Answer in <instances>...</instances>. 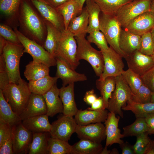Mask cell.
<instances>
[{
  "mask_svg": "<svg viewBox=\"0 0 154 154\" xmlns=\"http://www.w3.org/2000/svg\"><path fill=\"white\" fill-rule=\"evenodd\" d=\"M14 127L0 120V147L12 136Z\"/></svg>",
  "mask_w": 154,
  "mask_h": 154,
  "instance_id": "bcb514c9",
  "label": "cell"
},
{
  "mask_svg": "<svg viewBox=\"0 0 154 154\" xmlns=\"http://www.w3.org/2000/svg\"><path fill=\"white\" fill-rule=\"evenodd\" d=\"M85 7L88 15L89 24L86 31L87 33L96 30H100V15L101 12L98 5L93 0H87Z\"/></svg>",
  "mask_w": 154,
  "mask_h": 154,
  "instance_id": "836d02e7",
  "label": "cell"
},
{
  "mask_svg": "<svg viewBox=\"0 0 154 154\" xmlns=\"http://www.w3.org/2000/svg\"><path fill=\"white\" fill-rule=\"evenodd\" d=\"M29 154H48V140L49 132H33Z\"/></svg>",
  "mask_w": 154,
  "mask_h": 154,
  "instance_id": "1f68e13d",
  "label": "cell"
},
{
  "mask_svg": "<svg viewBox=\"0 0 154 154\" xmlns=\"http://www.w3.org/2000/svg\"><path fill=\"white\" fill-rule=\"evenodd\" d=\"M104 101L102 98L101 96L97 98L95 101L91 105V107L87 109L89 110H97L103 109Z\"/></svg>",
  "mask_w": 154,
  "mask_h": 154,
  "instance_id": "db71d44e",
  "label": "cell"
},
{
  "mask_svg": "<svg viewBox=\"0 0 154 154\" xmlns=\"http://www.w3.org/2000/svg\"><path fill=\"white\" fill-rule=\"evenodd\" d=\"M151 32L152 35V36L154 41V27L151 30Z\"/></svg>",
  "mask_w": 154,
  "mask_h": 154,
  "instance_id": "e7e4bbea",
  "label": "cell"
},
{
  "mask_svg": "<svg viewBox=\"0 0 154 154\" xmlns=\"http://www.w3.org/2000/svg\"><path fill=\"white\" fill-rule=\"evenodd\" d=\"M96 85L103 100V109H107L109 100L116 87V77L108 76L103 80L98 79L96 81Z\"/></svg>",
  "mask_w": 154,
  "mask_h": 154,
  "instance_id": "4dcf8cb0",
  "label": "cell"
},
{
  "mask_svg": "<svg viewBox=\"0 0 154 154\" xmlns=\"http://www.w3.org/2000/svg\"><path fill=\"white\" fill-rule=\"evenodd\" d=\"M123 134L124 137L137 136L147 132L148 127L145 117H137L132 124L123 128Z\"/></svg>",
  "mask_w": 154,
  "mask_h": 154,
  "instance_id": "f35d334b",
  "label": "cell"
},
{
  "mask_svg": "<svg viewBox=\"0 0 154 154\" xmlns=\"http://www.w3.org/2000/svg\"><path fill=\"white\" fill-rule=\"evenodd\" d=\"M143 84L154 92V65L141 76Z\"/></svg>",
  "mask_w": 154,
  "mask_h": 154,
  "instance_id": "c3c4849f",
  "label": "cell"
},
{
  "mask_svg": "<svg viewBox=\"0 0 154 154\" xmlns=\"http://www.w3.org/2000/svg\"><path fill=\"white\" fill-rule=\"evenodd\" d=\"M120 116L116 117V114L112 112L108 113V116L104 122L106 135V147L110 146L113 144H121L124 141L121 139L124 137L121 133L118 128V123Z\"/></svg>",
  "mask_w": 154,
  "mask_h": 154,
  "instance_id": "e0dca14e",
  "label": "cell"
},
{
  "mask_svg": "<svg viewBox=\"0 0 154 154\" xmlns=\"http://www.w3.org/2000/svg\"><path fill=\"white\" fill-rule=\"evenodd\" d=\"M74 83L62 86L60 89L59 96L63 106L62 114L73 117L78 110L76 103L74 94Z\"/></svg>",
  "mask_w": 154,
  "mask_h": 154,
  "instance_id": "44dd1931",
  "label": "cell"
},
{
  "mask_svg": "<svg viewBox=\"0 0 154 154\" xmlns=\"http://www.w3.org/2000/svg\"><path fill=\"white\" fill-rule=\"evenodd\" d=\"M49 132L51 137L68 141L75 132L77 125L73 117L63 115L52 123Z\"/></svg>",
  "mask_w": 154,
  "mask_h": 154,
  "instance_id": "8fae6325",
  "label": "cell"
},
{
  "mask_svg": "<svg viewBox=\"0 0 154 154\" xmlns=\"http://www.w3.org/2000/svg\"><path fill=\"white\" fill-rule=\"evenodd\" d=\"M125 58L128 68L141 76L154 65L151 56L144 54L139 50L126 55Z\"/></svg>",
  "mask_w": 154,
  "mask_h": 154,
  "instance_id": "5bb4252c",
  "label": "cell"
},
{
  "mask_svg": "<svg viewBox=\"0 0 154 154\" xmlns=\"http://www.w3.org/2000/svg\"><path fill=\"white\" fill-rule=\"evenodd\" d=\"M47 107L42 95L31 93L27 104L19 115L22 121L35 116L46 114Z\"/></svg>",
  "mask_w": 154,
  "mask_h": 154,
  "instance_id": "d6986e66",
  "label": "cell"
},
{
  "mask_svg": "<svg viewBox=\"0 0 154 154\" xmlns=\"http://www.w3.org/2000/svg\"><path fill=\"white\" fill-rule=\"evenodd\" d=\"M133 94L143 84L141 76L128 68L121 74Z\"/></svg>",
  "mask_w": 154,
  "mask_h": 154,
  "instance_id": "ab89813d",
  "label": "cell"
},
{
  "mask_svg": "<svg viewBox=\"0 0 154 154\" xmlns=\"http://www.w3.org/2000/svg\"><path fill=\"white\" fill-rule=\"evenodd\" d=\"M55 58L57 66L56 76L62 80V86L87 80V76L84 74L77 72L62 59L58 58Z\"/></svg>",
  "mask_w": 154,
  "mask_h": 154,
  "instance_id": "ac0fdd59",
  "label": "cell"
},
{
  "mask_svg": "<svg viewBox=\"0 0 154 154\" xmlns=\"http://www.w3.org/2000/svg\"><path fill=\"white\" fill-rule=\"evenodd\" d=\"M60 89L56 84L54 85L48 91L42 95L46 104L47 115L53 117L59 113H63V106L59 96Z\"/></svg>",
  "mask_w": 154,
  "mask_h": 154,
  "instance_id": "7402d4cb",
  "label": "cell"
},
{
  "mask_svg": "<svg viewBox=\"0 0 154 154\" xmlns=\"http://www.w3.org/2000/svg\"><path fill=\"white\" fill-rule=\"evenodd\" d=\"M33 137V132L26 128L22 123L14 126L13 132V154L28 153Z\"/></svg>",
  "mask_w": 154,
  "mask_h": 154,
  "instance_id": "7c38bea8",
  "label": "cell"
},
{
  "mask_svg": "<svg viewBox=\"0 0 154 154\" xmlns=\"http://www.w3.org/2000/svg\"><path fill=\"white\" fill-rule=\"evenodd\" d=\"M47 3L52 6L57 8L70 0H43Z\"/></svg>",
  "mask_w": 154,
  "mask_h": 154,
  "instance_id": "11a10c76",
  "label": "cell"
},
{
  "mask_svg": "<svg viewBox=\"0 0 154 154\" xmlns=\"http://www.w3.org/2000/svg\"><path fill=\"white\" fill-rule=\"evenodd\" d=\"M151 102L154 103V92H152Z\"/></svg>",
  "mask_w": 154,
  "mask_h": 154,
  "instance_id": "be15d7a7",
  "label": "cell"
},
{
  "mask_svg": "<svg viewBox=\"0 0 154 154\" xmlns=\"http://www.w3.org/2000/svg\"><path fill=\"white\" fill-rule=\"evenodd\" d=\"M75 133L80 139L101 143L106 138L105 126L102 123L77 125Z\"/></svg>",
  "mask_w": 154,
  "mask_h": 154,
  "instance_id": "2e32d148",
  "label": "cell"
},
{
  "mask_svg": "<svg viewBox=\"0 0 154 154\" xmlns=\"http://www.w3.org/2000/svg\"><path fill=\"white\" fill-rule=\"evenodd\" d=\"M13 135L0 147V154H13Z\"/></svg>",
  "mask_w": 154,
  "mask_h": 154,
  "instance_id": "681fc988",
  "label": "cell"
},
{
  "mask_svg": "<svg viewBox=\"0 0 154 154\" xmlns=\"http://www.w3.org/2000/svg\"><path fill=\"white\" fill-rule=\"evenodd\" d=\"M47 33L44 48L52 56H54L61 31L50 22L45 21Z\"/></svg>",
  "mask_w": 154,
  "mask_h": 154,
  "instance_id": "d6a6232c",
  "label": "cell"
},
{
  "mask_svg": "<svg viewBox=\"0 0 154 154\" xmlns=\"http://www.w3.org/2000/svg\"><path fill=\"white\" fill-rule=\"evenodd\" d=\"M86 35L75 37L77 44V58L84 60L92 66L96 75L100 77L103 71L104 59L102 52L94 48L85 38Z\"/></svg>",
  "mask_w": 154,
  "mask_h": 154,
  "instance_id": "3957f363",
  "label": "cell"
},
{
  "mask_svg": "<svg viewBox=\"0 0 154 154\" xmlns=\"http://www.w3.org/2000/svg\"><path fill=\"white\" fill-rule=\"evenodd\" d=\"M97 98L96 95L95 93L94 90L92 89L86 92L83 100L87 104L91 106Z\"/></svg>",
  "mask_w": 154,
  "mask_h": 154,
  "instance_id": "f907efd6",
  "label": "cell"
},
{
  "mask_svg": "<svg viewBox=\"0 0 154 154\" xmlns=\"http://www.w3.org/2000/svg\"><path fill=\"white\" fill-rule=\"evenodd\" d=\"M122 110L131 111L136 118L145 117L147 115L154 113V103H141L135 102L132 100L127 101Z\"/></svg>",
  "mask_w": 154,
  "mask_h": 154,
  "instance_id": "e575fe53",
  "label": "cell"
},
{
  "mask_svg": "<svg viewBox=\"0 0 154 154\" xmlns=\"http://www.w3.org/2000/svg\"><path fill=\"white\" fill-rule=\"evenodd\" d=\"M152 92L147 87L143 84L136 93L133 94L132 100L141 103L151 102Z\"/></svg>",
  "mask_w": 154,
  "mask_h": 154,
  "instance_id": "ee69618b",
  "label": "cell"
},
{
  "mask_svg": "<svg viewBox=\"0 0 154 154\" xmlns=\"http://www.w3.org/2000/svg\"><path fill=\"white\" fill-rule=\"evenodd\" d=\"M24 49L21 44H15L6 41L3 54L10 83L18 84L21 78L19 64L21 58L24 53Z\"/></svg>",
  "mask_w": 154,
  "mask_h": 154,
  "instance_id": "5b68a950",
  "label": "cell"
},
{
  "mask_svg": "<svg viewBox=\"0 0 154 154\" xmlns=\"http://www.w3.org/2000/svg\"><path fill=\"white\" fill-rule=\"evenodd\" d=\"M18 20L19 31L44 47L47 33L45 21L25 0L19 8Z\"/></svg>",
  "mask_w": 154,
  "mask_h": 154,
  "instance_id": "6da1fadb",
  "label": "cell"
},
{
  "mask_svg": "<svg viewBox=\"0 0 154 154\" xmlns=\"http://www.w3.org/2000/svg\"><path fill=\"white\" fill-rule=\"evenodd\" d=\"M14 30L24 47V53L30 55L33 61L42 63L49 67L56 66V58L52 56L43 46L26 37L16 27H15Z\"/></svg>",
  "mask_w": 154,
  "mask_h": 154,
  "instance_id": "52a82bcc",
  "label": "cell"
},
{
  "mask_svg": "<svg viewBox=\"0 0 154 154\" xmlns=\"http://www.w3.org/2000/svg\"><path fill=\"white\" fill-rule=\"evenodd\" d=\"M48 117L47 114L39 115L25 119L22 123L26 128L33 133L49 132L52 125Z\"/></svg>",
  "mask_w": 154,
  "mask_h": 154,
  "instance_id": "cb8c5ba5",
  "label": "cell"
},
{
  "mask_svg": "<svg viewBox=\"0 0 154 154\" xmlns=\"http://www.w3.org/2000/svg\"><path fill=\"white\" fill-rule=\"evenodd\" d=\"M150 11L154 13V0H151Z\"/></svg>",
  "mask_w": 154,
  "mask_h": 154,
  "instance_id": "94428289",
  "label": "cell"
},
{
  "mask_svg": "<svg viewBox=\"0 0 154 154\" xmlns=\"http://www.w3.org/2000/svg\"><path fill=\"white\" fill-rule=\"evenodd\" d=\"M147 132L143 133L136 136V141L133 145L135 154H146L151 140Z\"/></svg>",
  "mask_w": 154,
  "mask_h": 154,
  "instance_id": "b9f144b4",
  "label": "cell"
},
{
  "mask_svg": "<svg viewBox=\"0 0 154 154\" xmlns=\"http://www.w3.org/2000/svg\"><path fill=\"white\" fill-rule=\"evenodd\" d=\"M2 90L13 110L20 115L27 106L31 94L28 83L21 78L18 84L10 83Z\"/></svg>",
  "mask_w": 154,
  "mask_h": 154,
  "instance_id": "7a4b0ae2",
  "label": "cell"
},
{
  "mask_svg": "<svg viewBox=\"0 0 154 154\" xmlns=\"http://www.w3.org/2000/svg\"><path fill=\"white\" fill-rule=\"evenodd\" d=\"M77 2L79 5L80 7L83 9V5L85 2L87 0H74Z\"/></svg>",
  "mask_w": 154,
  "mask_h": 154,
  "instance_id": "91938a15",
  "label": "cell"
},
{
  "mask_svg": "<svg viewBox=\"0 0 154 154\" xmlns=\"http://www.w3.org/2000/svg\"><path fill=\"white\" fill-rule=\"evenodd\" d=\"M151 56H152V57L153 58V59L154 60V51L153 52V54H152V55Z\"/></svg>",
  "mask_w": 154,
  "mask_h": 154,
  "instance_id": "03108f58",
  "label": "cell"
},
{
  "mask_svg": "<svg viewBox=\"0 0 154 154\" xmlns=\"http://www.w3.org/2000/svg\"><path fill=\"white\" fill-rule=\"evenodd\" d=\"M93 0L99 6L102 13L114 16L122 7L133 0Z\"/></svg>",
  "mask_w": 154,
  "mask_h": 154,
  "instance_id": "d590c367",
  "label": "cell"
},
{
  "mask_svg": "<svg viewBox=\"0 0 154 154\" xmlns=\"http://www.w3.org/2000/svg\"><path fill=\"white\" fill-rule=\"evenodd\" d=\"M6 40L2 36H0V54L3 53V50Z\"/></svg>",
  "mask_w": 154,
  "mask_h": 154,
  "instance_id": "9f6ffc18",
  "label": "cell"
},
{
  "mask_svg": "<svg viewBox=\"0 0 154 154\" xmlns=\"http://www.w3.org/2000/svg\"><path fill=\"white\" fill-rule=\"evenodd\" d=\"M103 148L101 143L80 139L72 145L71 154H100Z\"/></svg>",
  "mask_w": 154,
  "mask_h": 154,
  "instance_id": "f546056e",
  "label": "cell"
},
{
  "mask_svg": "<svg viewBox=\"0 0 154 154\" xmlns=\"http://www.w3.org/2000/svg\"><path fill=\"white\" fill-rule=\"evenodd\" d=\"M58 78L49 75L36 80L29 81L28 85L31 93L42 95L56 84Z\"/></svg>",
  "mask_w": 154,
  "mask_h": 154,
  "instance_id": "83f0119b",
  "label": "cell"
},
{
  "mask_svg": "<svg viewBox=\"0 0 154 154\" xmlns=\"http://www.w3.org/2000/svg\"><path fill=\"white\" fill-rule=\"evenodd\" d=\"M0 120L13 127L22 122L19 115L13 110L5 99L1 89H0Z\"/></svg>",
  "mask_w": 154,
  "mask_h": 154,
  "instance_id": "d4e9b609",
  "label": "cell"
},
{
  "mask_svg": "<svg viewBox=\"0 0 154 154\" xmlns=\"http://www.w3.org/2000/svg\"><path fill=\"white\" fill-rule=\"evenodd\" d=\"M77 44L75 37L68 29L61 31L55 55L75 70L80 64L77 58Z\"/></svg>",
  "mask_w": 154,
  "mask_h": 154,
  "instance_id": "277c9868",
  "label": "cell"
},
{
  "mask_svg": "<svg viewBox=\"0 0 154 154\" xmlns=\"http://www.w3.org/2000/svg\"><path fill=\"white\" fill-rule=\"evenodd\" d=\"M0 36L7 41L14 44H21L14 31L6 25L0 24Z\"/></svg>",
  "mask_w": 154,
  "mask_h": 154,
  "instance_id": "f6af8a7d",
  "label": "cell"
},
{
  "mask_svg": "<svg viewBox=\"0 0 154 154\" xmlns=\"http://www.w3.org/2000/svg\"><path fill=\"white\" fill-rule=\"evenodd\" d=\"M89 24L88 15L85 7L81 13L73 19L70 22L67 29L75 37L83 34L86 35Z\"/></svg>",
  "mask_w": 154,
  "mask_h": 154,
  "instance_id": "4316f807",
  "label": "cell"
},
{
  "mask_svg": "<svg viewBox=\"0 0 154 154\" xmlns=\"http://www.w3.org/2000/svg\"><path fill=\"white\" fill-rule=\"evenodd\" d=\"M116 87L109 100L107 109L123 118L122 108L132 100L133 94L121 74L116 77Z\"/></svg>",
  "mask_w": 154,
  "mask_h": 154,
  "instance_id": "ba28073f",
  "label": "cell"
},
{
  "mask_svg": "<svg viewBox=\"0 0 154 154\" xmlns=\"http://www.w3.org/2000/svg\"><path fill=\"white\" fill-rule=\"evenodd\" d=\"M10 83L3 56H0V89L2 90Z\"/></svg>",
  "mask_w": 154,
  "mask_h": 154,
  "instance_id": "7dc6e473",
  "label": "cell"
},
{
  "mask_svg": "<svg viewBox=\"0 0 154 154\" xmlns=\"http://www.w3.org/2000/svg\"><path fill=\"white\" fill-rule=\"evenodd\" d=\"M31 1L44 20L50 22L61 31L65 29L63 18L56 8L51 6L43 0Z\"/></svg>",
  "mask_w": 154,
  "mask_h": 154,
  "instance_id": "4fadbf2b",
  "label": "cell"
},
{
  "mask_svg": "<svg viewBox=\"0 0 154 154\" xmlns=\"http://www.w3.org/2000/svg\"><path fill=\"white\" fill-rule=\"evenodd\" d=\"M119 146L122 150V154H135L133 145L128 142H123Z\"/></svg>",
  "mask_w": 154,
  "mask_h": 154,
  "instance_id": "f5cc1de1",
  "label": "cell"
},
{
  "mask_svg": "<svg viewBox=\"0 0 154 154\" xmlns=\"http://www.w3.org/2000/svg\"><path fill=\"white\" fill-rule=\"evenodd\" d=\"M139 50L142 53L152 56L154 51V41L151 32H147L141 36V42Z\"/></svg>",
  "mask_w": 154,
  "mask_h": 154,
  "instance_id": "7bdbcfd3",
  "label": "cell"
},
{
  "mask_svg": "<svg viewBox=\"0 0 154 154\" xmlns=\"http://www.w3.org/2000/svg\"><path fill=\"white\" fill-rule=\"evenodd\" d=\"M100 51L104 65L102 73L98 79L103 80L108 76L116 77L121 74L124 70L123 57L110 46L107 50Z\"/></svg>",
  "mask_w": 154,
  "mask_h": 154,
  "instance_id": "30bf717a",
  "label": "cell"
},
{
  "mask_svg": "<svg viewBox=\"0 0 154 154\" xmlns=\"http://www.w3.org/2000/svg\"><path fill=\"white\" fill-rule=\"evenodd\" d=\"M146 154H154V141L151 140Z\"/></svg>",
  "mask_w": 154,
  "mask_h": 154,
  "instance_id": "6f0895ef",
  "label": "cell"
},
{
  "mask_svg": "<svg viewBox=\"0 0 154 154\" xmlns=\"http://www.w3.org/2000/svg\"><path fill=\"white\" fill-rule=\"evenodd\" d=\"M87 39L90 43H94L100 50H107L109 47L105 37L100 30L94 31L89 33Z\"/></svg>",
  "mask_w": 154,
  "mask_h": 154,
  "instance_id": "60d3db41",
  "label": "cell"
},
{
  "mask_svg": "<svg viewBox=\"0 0 154 154\" xmlns=\"http://www.w3.org/2000/svg\"><path fill=\"white\" fill-rule=\"evenodd\" d=\"M21 0H0L1 13L11 21L18 19V15Z\"/></svg>",
  "mask_w": 154,
  "mask_h": 154,
  "instance_id": "8d00e7d4",
  "label": "cell"
},
{
  "mask_svg": "<svg viewBox=\"0 0 154 154\" xmlns=\"http://www.w3.org/2000/svg\"><path fill=\"white\" fill-rule=\"evenodd\" d=\"M154 27V13L149 11L139 15L123 28L133 34L141 36L151 32Z\"/></svg>",
  "mask_w": 154,
  "mask_h": 154,
  "instance_id": "9a60e30c",
  "label": "cell"
},
{
  "mask_svg": "<svg viewBox=\"0 0 154 154\" xmlns=\"http://www.w3.org/2000/svg\"><path fill=\"white\" fill-rule=\"evenodd\" d=\"M72 145L68 141L49 137L48 140V154H71Z\"/></svg>",
  "mask_w": 154,
  "mask_h": 154,
  "instance_id": "74e56055",
  "label": "cell"
},
{
  "mask_svg": "<svg viewBox=\"0 0 154 154\" xmlns=\"http://www.w3.org/2000/svg\"><path fill=\"white\" fill-rule=\"evenodd\" d=\"M151 0H133L122 7L116 16L122 28L141 14L150 11Z\"/></svg>",
  "mask_w": 154,
  "mask_h": 154,
  "instance_id": "9c48e42d",
  "label": "cell"
},
{
  "mask_svg": "<svg viewBox=\"0 0 154 154\" xmlns=\"http://www.w3.org/2000/svg\"><path fill=\"white\" fill-rule=\"evenodd\" d=\"M147 123L148 134H154V113L147 115L145 117Z\"/></svg>",
  "mask_w": 154,
  "mask_h": 154,
  "instance_id": "816d5d0a",
  "label": "cell"
},
{
  "mask_svg": "<svg viewBox=\"0 0 154 154\" xmlns=\"http://www.w3.org/2000/svg\"><path fill=\"white\" fill-rule=\"evenodd\" d=\"M100 30L104 34L110 46L123 58L125 55L120 49L119 38L122 28L116 15H109L102 12L100 14Z\"/></svg>",
  "mask_w": 154,
  "mask_h": 154,
  "instance_id": "8992f818",
  "label": "cell"
},
{
  "mask_svg": "<svg viewBox=\"0 0 154 154\" xmlns=\"http://www.w3.org/2000/svg\"><path fill=\"white\" fill-rule=\"evenodd\" d=\"M111 150L108 149L107 147H105L103 148L100 154H110Z\"/></svg>",
  "mask_w": 154,
  "mask_h": 154,
  "instance_id": "680465c9",
  "label": "cell"
},
{
  "mask_svg": "<svg viewBox=\"0 0 154 154\" xmlns=\"http://www.w3.org/2000/svg\"><path fill=\"white\" fill-rule=\"evenodd\" d=\"M141 42V36L131 33L122 28L119 44L120 49L126 56L139 50Z\"/></svg>",
  "mask_w": 154,
  "mask_h": 154,
  "instance_id": "603a6c76",
  "label": "cell"
},
{
  "mask_svg": "<svg viewBox=\"0 0 154 154\" xmlns=\"http://www.w3.org/2000/svg\"><path fill=\"white\" fill-rule=\"evenodd\" d=\"M64 19L65 29H67L70 21L80 15L83 9L74 0H70L56 8Z\"/></svg>",
  "mask_w": 154,
  "mask_h": 154,
  "instance_id": "484cf974",
  "label": "cell"
},
{
  "mask_svg": "<svg viewBox=\"0 0 154 154\" xmlns=\"http://www.w3.org/2000/svg\"><path fill=\"white\" fill-rule=\"evenodd\" d=\"M49 68L42 63L31 61L26 66L24 75L29 81L36 80L49 75Z\"/></svg>",
  "mask_w": 154,
  "mask_h": 154,
  "instance_id": "f1b7e54d",
  "label": "cell"
},
{
  "mask_svg": "<svg viewBox=\"0 0 154 154\" xmlns=\"http://www.w3.org/2000/svg\"><path fill=\"white\" fill-rule=\"evenodd\" d=\"M107 109L97 110L87 109L84 110H78L75 115L74 119L77 124L80 125L104 122L108 113Z\"/></svg>",
  "mask_w": 154,
  "mask_h": 154,
  "instance_id": "ffe728a7",
  "label": "cell"
},
{
  "mask_svg": "<svg viewBox=\"0 0 154 154\" xmlns=\"http://www.w3.org/2000/svg\"><path fill=\"white\" fill-rule=\"evenodd\" d=\"M119 154V152L116 148H114L111 150L110 154Z\"/></svg>",
  "mask_w": 154,
  "mask_h": 154,
  "instance_id": "6125c7cd",
  "label": "cell"
}]
</instances>
